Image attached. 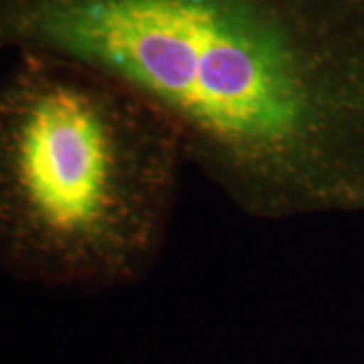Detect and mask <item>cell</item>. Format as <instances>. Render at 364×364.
Masks as SVG:
<instances>
[{"mask_svg": "<svg viewBox=\"0 0 364 364\" xmlns=\"http://www.w3.org/2000/svg\"><path fill=\"white\" fill-rule=\"evenodd\" d=\"M184 162L174 127L124 85L17 56L0 78V255L48 289L136 284L167 243Z\"/></svg>", "mask_w": 364, "mask_h": 364, "instance_id": "6da1fadb", "label": "cell"}, {"mask_svg": "<svg viewBox=\"0 0 364 364\" xmlns=\"http://www.w3.org/2000/svg\"><path fill=\"white\" fill-rule=\"evenodd\" d=\"M279 0H0V53L76 63L167 118L215 181L294 156L316 122Z\"/></svg>", "mask_w": 364, "mask_h": 364, "instance_id": "7a4b0ae2", "label": "cell"}]
</instances>
